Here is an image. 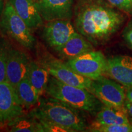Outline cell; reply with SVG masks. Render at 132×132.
Listing matches in <instances>:
<instances>
[{
    "mask_svg": "<svg viewBox=\"0 0 132 132\" xmlns=\"http://www.w3.org/2000/svg\"><path fill=\"white\" fill-rule=\"evenodd\" d=\"M124 20L122 14L103 0H80L75 7L76 29L94 45L110 40Z\"/></svg>",
    "mask_w": 132,
    "mask_h": 132,
    "instance_id": "6da1fadb",
    "label": "cell"
},
{
    "mask_svg": "<svg viewBox=\"0 0 132 132\" xmlns=\"http://www.w3.org/2000/svg\"><path fill=\"white\" fill-rule=\"evenodd\" d=\"M80 110L64 102L50 97L39 98L37 106L31 111L37 118L43 119L60 125L69 132L86 129L85 119Z\"/></svg>",
    "mask_w": 132,
    "mask_h": 132,
    "instance_id": "7a4b0ae2",
    "label": "cell"
},
{
    "mask_svg": "<svg viewBox=\"0 0 132 132\" xmlns=\"http://www.w3.org/2000/svg\"><path fill=\"white\" fill-rule=\"evenodd\" d=\"M45 92L50 97L57 99L80 111L90 113H98L102 102L86 89L64 83L50 75Z\"/></svg>",
    "mask_w": 132,
    "mask_h": 132,
    "instance_id": "3957f363",
    "label": "cell"
},
{
    "mask_svg": "<svg viewBox=\"0 0 132 132\" xmlns=\"http://www.w3.org/2000/svg\"><path fill=\"white\" fill-rule=\"evenodd\" d=\"M1 24L10 37L27 49H32L36 40L23 20L18 15L9 1L3 11Z\"/></svg>",
    "mask_w": 132,
    "mask_h": 132,
    "instance_id": "277c9868",
    "label": "cell"
},
{
    "mask_svg": "<svg viewBox=\"0 0 132 132\" xmlns=\"http://www.w3.org/2000/svg\"><path fill=\"white\" fill-rule=\"evenodd\" d=\"M39 63L48 71L50 75L60 81L70 86L90 90L92 80L76 73L65 62L54 58L47 53L43 56Z\"/></svg>",
    "mask_w": 132,
    "mask_h": 132,
    "instance_id": "5b68a950",
    "label": "cell"
},
{
    "mask_svg": "<svg viewBox=\"0 0 132 132\" xmlns=\"http://www.w3.org/2000/svg\"><path fill=\"white\" fill-rule=\"evenodd\" d=\"M106 62L102 52L94 50L69 59L65 64L79 75L95 80L105 74Z\"/></svg>",
    "mask_w": 132,
    "mask_h": 132,
    "instance_id": "8992f818",
    "label": "cell"
},
{
    "mask_svg": "<svg viewBox=\"0 0 132 132\" xmlns=\"http://www.w3.org/2000/svg\"><path fill=\"white\" fill-rule=\"evenodd\" d=\"M89 91L105 106L123 108L126 100L125 91L117 82L103 77L92 80Z\"/></svg>",
    "mask_w": 132,
    "mask_h": 132,
    "instance_id": "52a82bcc",
    "label": "cell"
},
{
    "mask_svg": "<svg viewBox=\"0 0 132 132\" xmlns=\"http://www.w3.org/2000/svg\"><path fill=\"white\" fill-rule=\"evenodd\" d=\"M15 90L7 81L0 82V122L7 124L24 113Z\"/></svg>",
    "mask_w": 132,
    "mask_h": 132,
    "instance_id": "ba28073f",
    "label": "cell"
},
{
    "mask_svg": "<svg viewBox=\"0 0 132 132\" xmlns=\"http://www.w3.org/2000/svg\"><path fill=\"white\" fill-rule=\"evenodd\" d=\"M75 32L69 20L48 21L44 26L43 37L51 48L58 52Z\"/></svg>",
    "mask_w": 132,
    "mask_h": 132,
    "instance_id": "9c48e42d",
    "label": "cell"
},
{
    "mask_svg": "<svg viewBox=\"0 0 132 132\" xmlns=\"http://www.w3.org/2000/svg\"><path fill=\"white\" fill-rule=\"evenodd\" d=\"M30 63L24 53L10 48L6 64V81L15 89L21 80L28 77Z\"/></svg>",
    "mask_w": 132,
    "mask_h": 132,
    "instance_id": "30bf717a",
    "label": "cell"
},
{
    "mask_svg": "<svg viewBox=\"0 0 132 132\" xmlns=\"http://www.w3.org/2000/svg\"><path fill=\"white\" fill-rule=\"evenodd\" d=\"M74 0H34L35 5L44 20H70L73 15Z\"/></svg>",
    "mask_w": 132,
    "mask_h": 132,
    "instance_id": "8fae6325",
    "label": "cell"
},
{
    "mask_svg": "<svg viewBox=\"0 0 132 132\" xmlns=\"http://www.w3.org/2000/svg\"><path fill=\"white\" fill-rule=\"evenodd\" d=\"M105 74L127 88H132V57L116 56L107 59Z\"/></svg>",
    "mask_w": 132,
    "mask_h": 132,
    "instance_id": "7c38bea8",
    "label": "cell"
},
{
    "mask_svg": "<svg viewBox=\"0 0 132 132\" xmlns=\"http://www.w3.org/2000/svg\"><path fill=\"white\" fill-rule=\"evenodd\" d=\"M9 1L31 29L42 26L43 19L36 7L34 0H9Z\"/></svg>",
    "mask_w": 132,
    "mask_h": 132,
    "instance_id": "4fadbf2b",
    "label": "cell"
},
{
    "mask_svg": "<svg viewBox=\"0 0 132 132\" xmlns=\"http://www.w3.org/2000/svg\"><path fill=\"white\" fill-rule=\"evenodd\" d=\"M94 51L92 44L79 32H75L58 52L61 58L69 60Z\"/></svg>",
    "mask_w": 132,
    "mask_h": 132,
    "instance_id": "5bb4252c",
    "label": "cell"
},
{
    "mask_svg": "<svg viewBox=\"0 0 132 132\" xmlns=\"http://www.w3.org/2000/svg\"><path fill=\"white\" fill-rule=\"evenodd\" d=\"M128 117L123 108H116L109 106H102L97 113L95 125L129 124Z\"/></svg>",
    "mask_w": 132,
    "mask_h": 132,
    "instance_id": "9a60e30c",
    "label": "cell"
},
{
    "mask_svg": "<svg viewBox=\"0 0 132 132\" xmlns=\"http://www.w3.org/2000/svg\"><path fill=\"white\" fill-rule=\"evenodd\" d=\"M9 131L45 132L42 125L37 118L31 113H23L7 124Z\"/></svg>",
    "mask_w": 132,
    "mask_h": 132,
    "instance_id": "2e32d148",
    "label": "cell"
},
{
    "mask_svg": "<svg viewBox=\"0 0 132 132\" xmlns=\"http://www.w3.org/2000/svg\"><path fill=\"white\" fill-rule=\"evenodd\" d=\"M50 77L48 71L40 63L31 61L28 78L40 98L45 92Z\"/></svg>",
    "mask_w": 132,
    "mask_h": 132,
    "instance_id": "e0dca14e",
    "label": "cell"
},
{
    "mask_svg": "<svg viewBox=\"0 0 132 132\" xmlns=\"http://www.w3.org/2000/svg\"><path fill=\"white\" fill-rule=\"evenodd\" d=\"M15 90L21 103L26 108L37 104L40 98L28 77L21 80L15 87Z\"/></svg>",
    "mask_w": 132,
    "mask_h": 132,
    "instance_id": "ac0fdd59",
    "label": "cell"
},
{
    "mask_svg": "<svg viewBox=\"0 0 132 132\" xmlns=\"http://www.w3.org/2000/svg\"><path fill=\"white\" fill-rule=\"evenodd\" d=\"M89 131L95 132H132V124L95 125L92 124Z\"/></svg>",
    "mask_w": 132,
    "mask_h": 132,
    "instance_id": "d6986e66",
    "label": "cell"
},
{
    "mask_svg": "<svg viewBox=\"0 0 132 132\" xmlns=\"http://www.w3.org/2000/svg\"><path fill=\"white\" fill-rule=\"evenodd\" d=\"M9 50L4 44H0V82L6 81V64Z\"/></svg>",
    "mask_w": 132,
    "mask_h": 132,
    "instance_id": "ffe728a7",
    "label": "cell"
},
{
    "mask_svg": "<svg viewBox=\"0 0 132 132\" xmlns=\"http://www.w3.org/2000/svg\"><path fill=\"white\" fill-rule=\"evenodd\" d=\"M120 11L132 14V0H105Z\"/></svg>",
    "mask_w": 132,
    "mask_h": 132,
    "instance_id": "44dd1931",
    "label": "cell"
},
{
    "mask_svg": "<svg viewBox=\"0 0 132 132\" xmlns=\"http://www.w3.org/2000/svg\"><path fill=\"white\" fill-rule=\"evenodd\" d=\"M37 119L42 125L45 132H69L68 130L65 129V128L62 127L56 123L52 122L49 120L43 119Z\"/></svg>",
    "mask_w": 132,
    "mask_h": 132,
    "instance_id": "7402d4cb",
    "label": "cell"
},
{
    "mask_svg": "<svg viewBox=\"0 0 132 132\" xmlns=\"http://www.w3.org/2000/svg\"><path fill=\"white\" fill-rule=\"evenodd\" d=\"M122 36L127 45L132 50V20L128 22L123 29Z\"/></svg>",
    "mask_w": 132,
    "mask_h": 132,
    "instance_id": "603a6c76",
    "label": "cell"
},
{
    "mask_svg": "<svg viewBox=\"0 0 132 132\" xmlns=\"http://www.w3.org/2000/svg\"><path fill=\"white\" fill-rule=\"evenodd\" d=\"M123 108L128 116L130 117L132 119V102L126 99L123 104Z\"/></svg>",
    "mask_w": 132,
    "mask_h": 132,
    "instance_id": "cb8c5ba5",
    "label": "cell"
},
{
    "mask_svg": "<svg viewBox=\"0 0 132 132\" xmlns=\"http://www.w3.org/2000/svg\"><path fill=\"white\" fill-rule=\"evenodd\" d=\"M125 95L127 99L132 102V88H127V90L125 92Z\"/></svg>",
    "mask_w": 132,
    "mask_h": 132,
    "instance_id": "d4e9b609",
    "label": "cell"
},
{
    "mask_svg": "<svg viewBox=\"0 0 132 132\" xmlns=\"http://www.w3.org/2000/svg\"><path fill=\"white\" fill-rule=\"evenodd\" d=\"M1 126H2V124H1V122H0V127H1Z\"/></svg>",
    "mask_w": 132,
    "mask_h": 132,
    "instance_id": "484cf974",
    "label": "cell"
}]
</instances>
